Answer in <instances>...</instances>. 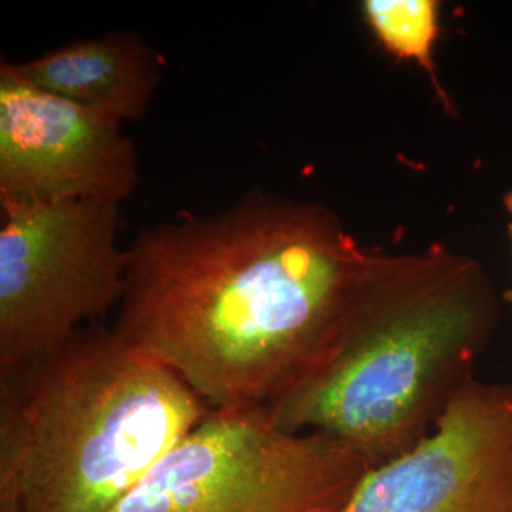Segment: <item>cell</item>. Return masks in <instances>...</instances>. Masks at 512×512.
Segmentation results:
<instances>
[{
	"instance_id": "1",
	"label": "cell",
	"mask_w": 512,
	"mask_h": 512,
	"mask_svg": "<svg viewBox=\"0 0 512 512\" xmlns=\"http://www.w3.org/2000/svg\"><path fill=\"white\" fill-rule=\"evenodd\" d=\"M113 328L211 409L266 407L298 382L369 261L326 208L252 192L143 229Z\"/></svg>"
},
{
	"instance_id": "2",
	"label": "cell",
	"mask_w": 512,
	"mask_h": 512,
	"mask_svg": "<svg viewBox=\"0 0 512 512\" xmlns=\"http://www.w3.org/2000/svg\"><path fill=\"white\" fill-rule=\"evenodd\" d=\"M495 313L473 259L372 252L312 365L266 410L279 429L325 434L372 466L392 460L474 379Z\"/></svg>"
},
{
	"instance_id": "3",
	"label": "cell",
	"mask_w": 512,
	"mask_h": 512,
	"mask_svg": "<svg viewBox=\"0 0 512 512\" xmlns=\"http://www.w3.org/2000/svg\"><path fill=\"white\" fill-rule=\"evenodd\" d=\"M106 323L0 370V512H109L210 412Z\"/></svg>"
},
{
	"instance_id": "4",
	"label": "cell",
	"mask_w": 512,
	"mask_h": 512,
	"mask_svg": "<svg viewBox=\"0 0 512 512\" xmlns=\"http://www.w3.org/2000/svg\"><path fill=\"white\" fill-rule=\"evenodd\" d=\"M372 464L266 407L211 409L109 512H343Z\"/></svg>"
},
{
	"instance_id": "5",
	"label": "cell",
	"mask_w": 512,
	"mask_h": 512,
	"mask_svg": "<svg viewBox=\"0 0 512 512\" xmlns=\"http://www.w3.org/2000/svg\"><path fill=\"white\" fill-rule=\"evenodd\" d=\"M0 370L104 323L126 291L120 205L101 201L3 204Z\"/></svg>"
},
{
	"instance_id": "6",
	"label": "cell",
	"mask_w": 512,
	"mask_h": 512,
	"mask_svg": "<svg viewBox=\"0 0 512 512\" xmlns=\"http://www.w3.org/2000/svg\"><path fill=\"white\" fill-rule=\"evenodd\" d=\"M343 512H512V384L471 379L429 436L367 471Z\"/></svg>"
},
{
	"instance_id": "7",
	"label": "cell",
	"mask_w": 512,
	"mask_h": 512,
	"mask_svg": "<svg viewBox=\"0 0 512 512\" xmlns=\"http://www.w3.org/2000/svg\"><path fill=\"white\" fill-rule=\"evenodd\" d=\"M137 183L123 123L36 89L0 64V205H121Z\"/></svg>"
},
{
	"instance_id": "8",
	"label": "cell",
	"mask_w": 512,
	"mask_h": 512,
	"mask_svg": "<svg viewBox=\"0 0 512 512\" xmlns=\"http://www.w3.org/2000/svg\"><path fill=\"white\" fill-rule=\"evenodd\" d=\"M9 67L36 89L126 123L146 116L163 60L136 32L121 30L74 40Z\"/></svg>"
},
{
	"instance_id": "9",
	"label": "cell",
	"mask_w": 512,
	"mask_h": 512,
	"mask_svg": "<svg viewBox=\"0 0 512 512\" xmlns=\"http://www.w3.org/2000/svg\"><path fill=\"white\" fill-rule=\"evenodd\" d=\"M365 15L370 28L387 52L397 59L412 60L430 77L444 109L453 103L441 86L434 45L439 39V2L434 0H367Z\"/></svg>"
},
{
	"instance_id": "10",
	"label": "cell",
	"mask_w": 512,
	"mask_h": 512,
	"mask_svg": "<svg viewBox=\"0 0 512 512\" xmlns=\"http://www.w3.org/2000/svg\"><path fill=\"white\" fill-rule=\"evenodd\" d=\"M505 205H507L508 211H510L512 217V191L510 192V194L507 195V198H505ZM510 231L512 241V222L510 225ZM505 299H507V302L510 303V306L512 308V291H508L507 293H505Z\"/></svg>"
}]
</instances>
